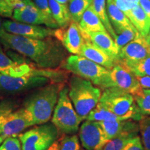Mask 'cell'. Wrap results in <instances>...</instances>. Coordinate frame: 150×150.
Segmentation results:
<instances>
[{"label":"cell","mask_w":150,"mask_h":150,"mask_svg":"<svg viewBox=\"0 0 150 150\" xmlns=\"http://www.w3.org/2000/svg\"><path fill=\"white\" fill-rule=\"evenodd\" d=\"M139 126L144 150H150V116H144L139 121Z\"/></svg>","instance_id":"obj_32"},{"label":"cell","mask_w":150,"mask_h":150,"mask_svg":"<svg viewBox=\"0 0 150 150\" xmlns=\"http://www.w3.org/2000/svg\"><path fill=\"white\" fill-rule=\"evenodd\" d=\"M3 27L5 31L8 33L35 39H43L48 37L55 38L56 30L49 27L11 20H6L3 22Z\"/></svg>","instance_id":"obj_13"},{"label":"cell","mask_w":150,"mask_h":150,"mask_svg":"<svg viewBox=\"0 0 150 150\" xmlns=\"http://www.w3.org/2000/svg\"><path fill=\"white\" fill-rule=\"evenodd\" d=\"M59 131L53 123L38 125L18 135L22 150H47L59 138Z\"/></svg>","instance_id":"obj_8"},{"label":"cell","mask_w":150,"mask_h":150,"mask_svg":"<svg viewBox=\"0 0 150 150\" xmlns=\"http://www.w3.org/2000/svg\"><path fill=\"white\" fill-rule=\"evenodd\" d=\"M56 1H57L58 2H59L61 4H63L67 5V4L69 2V1H70V0H56Z\"/></svg>","instance_id":"obj_41"},{"label":"cell","mask_w":150,"mask_h":150,"mask_svg":"<svg viewBox=\"0 0 150 150\" xmlns=\"http://www.w3.org/2000/svg\"><path fill=\"white\" fill-rule=\"evenodd\" d=\"M52 16L59 28H64L70 23V15L67 5L58 2L56 0H48Z\"/></svg>","instance_id":"obj_22"},{"label":"cell","mask_w":150,"mask_h":150,"mask_svg":"<svg viewBox=\"0 0 150 150\" xmlns=\"http://www.w3.org/2000/svg\"><path fill=\"white\" fill-rule=\"evenodd\" d=\"M35 125L32 115L22 107L15 110L7 116L2 126V134L6 137L18 136L25 129Z\"/></svg>","instance_id":"obj_12"},{"label":"cell","mask_w":150,"mask_h":150,"mask_svg":"<svg viewBox=\"0 0 150 150\" xmlns=\"http://www.w3.org/2000/svg\"><path fill=\"white\" fill-rule=\"evenodd\" d=\"M68 86L64 85L59 93L52 122L63 134H76L83 121L75 110L68 95Z\"/></svg>","instance_id":"obj_7"},{"label":"cell","mask_w":150,"mask_h":150,"mask_svg":"<svg viewBox=\"0 0 150 150\" xmlns=\"http://www.w3.org/2000/svg\"><path fill=\"white\" fill-rule=\"evenodd\" d=\"M64 83H51L33 89L24 99L22 106L31 112L35 125L48 122L58 102L59 93Z\"/></svg>","instance_id":"obj_2"},{"label":"cell","mask_w":150,"mask_h":150,"mask_svg":"<svg viewBox=\"0 0 150 150\" xmlns=\"http://www.w3.org/2000/svg\"><path fill=\"white\" fill-rule=\"evenodd\" d=\"M88 1H89L90 2H91V4H92V2H93V0H88Z\"/></svg>","instance_id":"obj_44"},{"label":"cell","mask_w":150,"mask_h":150,"mask_svg":"<svg viewBox=\"0 0 150 150\" xmlns=\"http://www.w3.org/2000/svg\"><path fill=\"white\" fill-rule=\"evenodd\" d=\"M79 55L83 56L108 70H110L115 64L113 60L110 59L107 54L102 51L100 49L94 45L89 40H85Z\"/></svg>","instance_id":"obj_18"},{"label":"cell","mask_w":150,"mask_h":150,"mask_svg":"<svg viewBox=\"0 0 150 150\" xmlns=\"http://www.w3.org/2000/svg\"><path fill=\"white\" fill-rule=\"evenodd\" d=\"M123 150H144L140 137L137 136L133 138Z\"/></svg>","instance_id":"obj_36"},{"label":"cell","mask_w":150,"mask_h":150,"mask_svg":"<svg viewBox=\"0 0 150 150\" xmlns=\"http://www.w3.org/2000/svg\"><path fill=\"white\" fill-rule=\"evenodd\" d=\"M106 2V0H93L91 6H93V9L96 12L99 18H100V20H102L106 31L111 35V37L114 40L116 37V34L113 27L110 23L109 18H108Z\"/></svg>","instance_id":"obj_23"},{"label":"cell","mask_w":150,"mask_h":150,"mask_svg":"<svg viewBox=\"0 0 150 150\" xmlns=\"http://www.w3.org/2000/svg\"><path fill=\"white\" fill-rule=\"evenodd\" d=\"M138 135L122 134L119 136L108 140L100 150H123L133 138Z\"/></svg>","instance_id":"obj_26"},{"label":"cell","mask_w":150,"mask_h":150,"mask_svg":"<svg viewBox=\"0 0 150 150\" xmlns=\"http://www.w3.org/2000/svg\"><path fill=\"white\" fill-rule=\"evenodd\" d=\"M79 25L81 29L85 33L107 31L102 20L97 16L91 5L84 12Z\"/></svg>","instance_id":"obj_20"},{"label":"cell","mask_w":150,"mask_h":150,"mask_svg":"<svg viewBox=\"0 0 150 150\" xmlns=\"http://www.w3.org/2000/svg\"><path fill=\"white\" fill-rule=\"evenodd\" d=\"M47 69L32 68L27 75L13 77L0 73V95L10 96L31 91L51 83Z\"/></svg>","instance_id":"obj_6"},{"label":"cell","mask_w":150,"mask_h":150,"mask_svg":"<svg viewBox=\"0 0 150 150\" xmlns=\"http://www.w3.org/2000/svg\"><path fill=\"white\" fill-rule=\"evenodd\" d=\"M55 38L61 41L67 52L74 55L80 54L86 40L79 24L73 21L67 27L56 29Z\"/></svg>","instance_id":"obj_11"},{"label":"cell","mask_w":150,"mask_h":150,"mask_svg":"<svg viewBox=\"0 0 150 150\" xmlns=\"http://www.w3.org/2000/svg\"><path fill=\"white\" fill-rule=\"evenodd\" d=\"M73 74L90 81L101 90L114 87L110 70L80 55H70L61 66Z\"/></svg>","instance_id":"obj_4"},{"label":"cell","mask_w":150,"mask_h":150,"mask_svg":"<svg viewBox=\"0 0 150 150\" xmlns=\"http://www.w3.org/2000/svg\"><path fill=\"white\" fill-rule=\"evenodd\" d=\"M47 150H60V141L56 140L52 145L48 148Z\"/></svg>","instance_id":"obj_39"},{"label":"cell","mask_w":150,"mask_h":150,"mask_svg":"<svg viewBox=\"0 0 150 150\" xmlns=\"http://www.w3.org/2000/svg\"><path fill=\"white\" fill-rule=\"evenodd\" d=\"M86 40H89L94 45L106 53L116 63L118 61L119 49L108 31L85 33Z\"/></svg>","instance_id":"obj_15"},{"label":"cell","mask_w":150,"mask_h":150,"mask_svg":"<svg viewBox=\"0 0 150 150\" xmlns=\"http://www.w3.org/2000/svg\"><path fill=\"white\" fill-rule=\"evenodd\" d=\"M33 1L45 18L47 27L54 29H59V25L52 16L48 0H33Z\"/></svg>","instance_id":"obj_28"},{"label":"cell","mask_w":150,"mask_h":150,"mask_svg":"<svg viewBox=\"0 0 150 150\" xmlns=\"http://www.w3.org/2000/svg\"><path fill=\"white\" fill-rule=\"evenodd\" d=\"M127 67L136 76H150V55Z\"/></svg>","instance_id":"obj_33"},{"label":"cell","mask_w":150,"mask_h":150,"mask_svg":"<svg viewBox=\"0 0 150 150\" xmlns=\"http://www.w3.org/2000/svg\"><path fill=\"white\" fill-rule=\"evenodd\" d=\"M110 78L114 87L134 95L142 88L136 76L126 65L117 62L110 70Z\"/></svg>","instance_id":"obj_14"},{"label":"cell","mask_w":150,"mask_h":150,"mask_svg":"<svg viewBox=\"0 0 150 150\" xmlns=\"http://www.w3.org/2000/svg\"><path fill=\"white\" fill-rule=\"evenodd\" d=\"M33 67L27 63H18L4 53L0 46V73L7 76L20 77L27 75Z\"/></svg>","instance_id":"obj_17"},{"label":"cell","mask_w":150,"mask_h":150,"mask_svg":"<svg viewBox=\"0 0 150 150\" xmlns=\"http://www.w3.org/2000/svg\"><path fill=\"white\" fill-rule=\"evenodd\" d=\"M68 95L76 113L82 120L98 104L102 95L99 88L90 81L72 74L69 78Z\"/></svg>","instance_id":"obj_3"},{"label":"cell","mask_w":150,"mask_h":150,"mask_svg":"<svg viewBox=\"0 0 150 150\" xmlns=\"http://www.w3.org/2000/svg\"><path fill=\"white\" fill-rule=\"evenodd\" d=\"M24 7L16 9L13 13L12 18L17 22L22 23L40 25H46V20L40 11L31 0H24Z\"/></svg>","instance_id":"obj_16"},{"label":"cell","mask_w":150,"mask_h":150,"mask_svg":"<svg viewBox=\"0 0 150 150\" xmlns=\"http://www.w3.org/2000/svg\"><path fill=\"white\" fill-rule=\"evenodd\" d=\"M0 150H22L21 142L17 136L6 137L0 145Z\"/></svg>","instance_id":"obj_35"},{"label":"cell","mask_w":150,"mask_h":150,"mask_svg":"<svg viewBox=\"0 0 150 150\" xmlns=\"http://www.w3.org/2000/svg\"><path fill=\"white\" fill-rule=\"evenodd\" d=\"M5 33H6V31L4 28L3 27V22H1V18H0V38Z\"/></svg>","instance_id":"obj_40"},{"label":"cell","mask_w":150,"mask_h":150,"mask_svg":"<svg viewBox=\"0 0 150 150\" xmlns=\"http://www.w3.org/2000/svg\"><path fill=\"white\" fill-rule=\"evenodd\" d=\"M103 91L99 103L120 120L139 122L144 117L131 94L116 87Z\"/></svg>","instance_id":"obj_5"},{"label":"cell","mask_w":150,"mask_h":150,"mask_svg":"<svg viewBox=\"0 0 150 150\" xmlns=\"http://www.w3.org/2000/svg\"><path fill=\"white\" fill-rule=\"evenodd\" d=\"M17 102L13 99L7 98L0 102V135L2 134V126L11 112L17 108Z\"/></svg>","instance_id":"obj_31"},{"label":"cell","mask_w":150,"mask_h":150,"mask_svg":"<svg viewBox=\"0 0 150 150\" xmlns=\"http://www.w3.org/2000/svg\"><path fill=\"white\" fill-rule=\"evenodd\" d=\"M138 4L147 15L150 22V0H138Z\"/></svg>","instance_id":"obj_37"},{"label":"cell","mask_w":150,"mask_h":150,"mask_svg":"<svg viewBox=\"0 0 150 150\" xmlns=\"http://www.w3.org/2000/svg\"><path fill=\"white\" fill-rule=\"evenodd\" d=\"M136 78L142 88L150 89V76H136Z\"/></svg>","instance_id":"obj_38"},{"label":"cell","mask_w":150,"mask_h":150,"mask_svg":"<svg viewBox=\"0 0 150 150\" xmlns=\"http://www.w3.org/2000/svg\"><path fill=\"white\" fill-rule=\"evenodd\" d=\"M147 38H148V39H149V41H150V31H149V34H148V35H147Z\"/></svg>","instance_id":"obj_43"},{"label":"cell","mask_w":150,"mask_h":150,"mask_svg":"<svg viewBox=\"0 0 150 150\" xmlns=\"http://www.w3.org/2000/svg\"><path fill=\"white\" fill-rule=\"evenodd\" d=\"M6 137L3 136V135H0V145L2 143V142L6 139Z\"/></svg>","instance_id":"obj_42"},{"label":"cell","mask_w":150,"mask_h":150,"mask_svg":"<svg viewBox=\"0 0 150 150\" xmlns=\"http://www.w3.org/2000/svg\"><path fill=\"white\" fill-rule=\"evenodd\" d=\"M79 136L86 150H100L108 141L99 122L87 120L80 126Z\"/></svg>","instance_id":"obj_10"},{"label":"cell","mask_w":150,"mask_h":150,"mask_svg":"<svg viewBox=\"0 0 150 150\" xmlns=\"http://www.w3.org/2000/svg\"><path fill=\"white\" fill-rule=\"evenodd\" d=\"M87 120L95 121V122H102L106 120H120L117 117L115 114L111 111L108 110L102 106V104H98L97 106L90 112L88 115L86 119Z\"/></svg>","instance_id":"obj_25"},{"label":"cell","mask_w":150,"mask_h":150,"mask_svg":"<svg viewBox=\"0 0 150 150\" xmlns=\"http://www.w3.org/2000/svg\"><path fill=\"white\" fill-rule=\"evenodd\" d=\"M24 0H0V16L12 17L14 11L24 7Z\"/></svg>","instance_id":"obj_30"},{"label":"cell","mask_w":150,"mask_h":150,"mask_svg":"<svg viewBox=\"0 0 150 150\" xmlns=\"http://www.w3.org/2000/svg\"><path fill=\"white\" fill-rule=\"evenodd\" d=\"M149 55L150 41L147 36H143L138 32L134 40L120 50L118 61L129 67Z\"/></svg>","instance_id":"obj_9"},{"label":"cell","mask_w":150,"mask_h":150,"mask_svg":"<svg viewBox=\"0 0 150 150\" xmlns=\"http://www.w3.org/2000/svg\"><path fill=\"white\" fill-rule=\"evenodd\" d=\"M106 10L115 32L134 27L129 19L116 5L114 0H106Z\"/></svg>","instance_id":"obj_19"},{"label":"cell","mask_w":150,"mask_h":150,"mask_svg":"<svg viewBox=\"0 0 150 150\" xmlns=\"http://www.w3.org/2000/svg\"><path fill=\"white\" fill-rule=\"evenodd\" d=\"M91 5V3L88 0H70L67 7L71 20L77 24L79 23L84 12Z\"/></svg>","instance_id":"obj_24"},{"label":"cell","mask_w":150,"mask_h":150,"mask_svg":"<svg viewBox=\"0 0 150 150\" xmlns=\"http://www.w3.org/2000/svg\"><path fill=\"white\" fill-rule=\"evenodd\" d=\"M138 33V30L135 28V27L123 29L116 32V37L114 40H115L119 50H120L123 47L130 42L131 40H134Z\"/></svg>","instance_id":"obj_29"},{"label":"cell","mask_w":150,"mask_h":150,"mask_svg":"<svg viewBox=\"0 0 150 150\" xmlns=\"http://www.w3.org/2000/svg\"><path fill=\"white\" fill-rule=\"evenodd\" d=\"M60 150H81L78 136L76 134H64L60 139Z\"/></svg>","instance_id":"obj_34"},{"label":"cell","mask_w":150,"mask_h":150,"mask_svg":"<svg viewBox=\"0 0 150 150\" xmlns=\"http://www.w3.org/2000/svg\"><path fill=\"white\" fill-rule=\"evenodd\" d=\"M126 16L140 34L147 36L150 31V22L139 4L133 7Z\"/></svg>","instance_id":"obj_21"},{"label":"cell","mask_w":150,"mask_h":150,"mask_svg":"<svg viewBox=\"0 0 150 150\" xmlns=\"http://www.w3.org/2000/svg\"><path fill=\"white\" fill-rule=\"evenodd\" d=\"M143 116H150V89L141 88L133 95Z\"/></svg>","instance_id":"obj_27"},{"label":"cell","mask_w":150,"mask_h":150,"mask_svg":"<svg viewBox=\"0 0 150 150\" xmlns=\"http://www.w3.org/2000/svg\"><path fill=\"white\" fill-rule=\"evenodd\" d=\"M0 42L28 57L40 68L58 69L67 59L66 50L61 41L53 37L35 39L6 31Z\"/></svg>","instance_id":"obj_1"}]
</instances>
